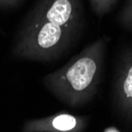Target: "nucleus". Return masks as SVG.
I'll list each match as a JSON object with an SVG mask.
<instances>
[{
    "label": "nucleus",
    "instance_id": "obj_9",
    "mask_svg": "<svg viewBox=\"0 0 132 132\" xmlns=\"http://www.w3.org/2000/svg\"><path fill=\"white\" fill-rule=\"evenodd\" d=\"M104 132H120L121 130H119V128L116 127L115 126H110L109 127H107V128H104L103 130Z\"/></svg>",
    "mask_w": 132,
    "mask_h": 132
},
{
    "label": "nucleus",
    "instance_id": "obj_3",
    "mask_svg": "<svg viewBox=\"0 0 132 132\" xmlns=\"http://www.w3.org/2000/svg\"><path fill=\"white\" fill-rule=\"evenodd\" d=\"M29 15L61 26H82L84 10L81 0H39Z\"/></svg>",
    "mask_w": 132,
    "mask_h": 132
},
{
    "label": "nucleus",
    "instance_id": "obj_8",
    "mask_svg": "<svg viewBox=\"0 0 132 132\" xmlns=\"http://www.w3.org/2000/svg\"><path fill=\"white\" fill-rule=\"evenodd\" d=\"M23 0H0V7L12 8L18 6Z\"/></svg>",
    "mask_w": 132,
    "mask_h": 132
},
{
    "label": "nucleus",
    "instance_id": "obj_1",
    "mask_svg": "<svg viewBox=\"0 0 132 132\" xmlns=\"http://www.w3.org/2000/svg\"><path fill=\"white\" fill-rule=\"evenodd\" d=\"M109 38L86 46L69 62L44 78V84L56 98L71 108L89 102L97 92Z\"/></svg>",
    "mask_w": 132,
    "mask_h": 132
},
{
    "label": "nucleus",
    "instance_id": "obj_7",
    "mask_svg": "<svg viewBox=\"0 0 132 132\" xmlns=\"http://www.w3.org/2000/svg\"><path fill=\"white\" fill-rule=\"evenodd\" d=\"M118 18L125 28L132 30V0H126Z\"/></svg>",
    "mask_w": 132,
    "mask_h": 132
},
{
    "label": "nucleus",
    "instance_id": "obj_4",
    "mask_svg": "<svg viewBox=\"0 0 132 132\" xmlns=\"http://www.w3.org/2000/svg\"><path fill=\"white\" fill-rule=\"evenodd\" d=\"M88 125V117L67 112L27 121L22 128L26 132H81Z\"/></svg>",
    "mask_w": 132,
    "mask_h": 132
},
{
    "label": "nucleus",
    "instance_id": "obj_5",
    "mask_svg": "<svg viewBox=\"0 0 132 132\" xmlns=\"http://www.w3.org/2000/svg\"><path fill=\"white\" fill-rule=\"evenodd\" d=\"M115 101L119 112L127 116L132 109V52L124 59L115 86Z\"/></svg>",
    "mask_w": 132,
    "mask_h": 132
},
{
    "label": "nucleus",
    "instance_id": "obj_6",
    "mask_svg": "<svg viewBox=\"0 0 132 132\" xmlns=\"http://www.w3.org/2000/svg\"><path fill=\"white\" fill-rule=\"evenodd\" d=\"M89 1L93 13L99 18H102L115 7L119 0H89Z\"/></svg>",
    "mask_w": 132,
    "mask_h": 132
},
{
    "label": "nucleus",
    "instance_id": "obj_2",
    "mask_svg": "<svg viewBox=\"0 0 132 132\" xmlns=\"http://www.w3.org/2000/svg\"><path fill=\"white\" fill-rule=\"evenodd\" d=\"M81 28L61 26L29 15L18 34L13 54L33 61H54L73 44Z\"/></svg>",
    "mask_w": 132,
    "mask_h": 132
},
{
    "label": "nucleus",
    "instance_id": "obj_10",
    "mask_svg": "<svg viewBox=\"0 0 132 132\" xmlns=\"http://www.w3.org/2000/svg\"><path fill=\"white\" fill-rule=\"evenodd\" d=\"M128 117H129V118H130V119H132V109H131V111H130V114H129Z\"/></svg>",
    "mask_w": 132,
    "mask_h": 132
}]
</instances>
